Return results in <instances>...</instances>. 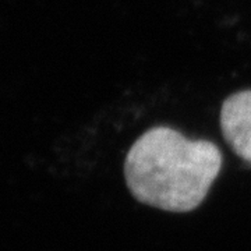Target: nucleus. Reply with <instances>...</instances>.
<instances>
[{
    "label": "nucleus",
    "mask_w": 251,
    "mask_h": 251,
    "mask_svg": "<svg viewBox=\"0 0 251 251\" xmlns=\"http://www.w3.org/2000/svg\"><path fill=\"white\" fill-rule=\"evenodd\" d=\"M222 152L206 140H188L171 127L140 135L125 162L126 184L145 205L190 212L205 200L222 168Z\"/></svg>",
    "instance_id": "nucleus-1"
},
{
    "label": "nucleus",
    "mask_w": 251,
    "mask_h": 251,
    "mask_svg": "<svg viewBox=\"0 0 251 251\" xmlns=\"http://www.w3.org/2000/svg\"><path fill=\"white\" fill-rule=\"evenodd\" d=\"M219 123L232 151L251 165V90L236 92L225 99Z\"/></svg>",
    "instance_id": "nucleus-2"
}]
</instances>
